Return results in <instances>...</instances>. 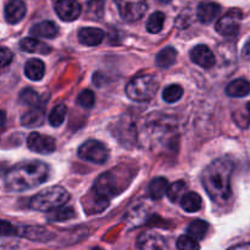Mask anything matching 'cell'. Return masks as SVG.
<instances>
[{
  "label": "cell",
  "instance_id": "obj_22",
  "mask_svg": "<svg viewBox=\"0 0 250 250\" xmlns=\"http://www.w3.org/2000/svg\"><path fill=\"white\" fill-rule=\"evenodd\" d=\"M168 188H170V185H168V181L166 178H154L150 185H149V194L153 199L159 200L165 197V195H167Z\"/></svg>",
  "mask_w": 250,
  "mask_h": 250
},
{
  "label": "cell",
  "instance_id": "obj_3",
  "mask_svg": "<svg viewBox=\"0 0 250 250\" xmlns=\"http://www.w3.org/2000/svg\"><path fill=\"white\" fill-rule=\"evenodd\" d=\"M125 176L117 175V168L105 172L95 181L93 187V209L92 212H102L109 207L110 200L119 195L128 182L124 180Z\"/></svg>",
  "mask_w": 250,
  "mask_h": 250
},
{
  "label": "cell",
  "instance_id": "obj_8",
  "mask_svg": "<svg viewBox=\"0 0 250 250\" xmlns=\"http://www.w3.org/2000/svg\"><path fill=\"white\" fill-rule=\"evenodd\" d=\"M242 19H243V14L241 10L231 9L217 21L216 26H215L216 32L224 37L236 36L241 27Z\"/></svg>",
  "mask_w": 250,
  "mask_h": 250
},
{
  "label": "cell",
  "instance_id": "obj_4",
  "mask_svg": "<svg viewBox=\"0 0 250 250\" xmlns=\"http://www.w3.org/2000/svg\"><path fill=\"white\" fill-rule=\"evenodd\" d=\"M70 199L67 190L59 186L45 188L29 200V208L37 211H53L62 208Z\"/></svg>",
  "mask_w": 250,
  "mask_h": 250
},
{
  "label": "cell",
  "instance_id": "obj_16",
  "mask_svg": "<svg viewBox=\"0 0 250 250\" xmlns=\"http://www.w3.org/2000/svg\"><path fill=\"white\" fill-rule=\"evenodd\" d=\"M20 49L22 51H24V53L42 54V55H48L51 51V48L48 44L39 41V39L29 38V37L20 41Z\"/></svg>",
  "mask_w": 250,
  "mask_h": 250
},
{
  "label": "cell",
  "instance_id": "obj_27",
  "mask_svg": "<svg viewBox=\"0 0 250 250\" xmlns=\"http://www.w3.org/2000/svg\"><path fill=\"white\" fill-rule=\"evenodd\" d=\"M66 114H67V107L65 106V104H59L54 107L53 110L49 114V124L53 127H59L63 124L65 121Z\"/></svg>",
  "mask_w": 250,
  "mask_h": 250
},
{
  "label": "cell",
  "instance_id": "obj_30",
  "mask_svg": "<svg viewBox=\"0 0 250 250\" xmlns=\"http://www.w3.org/2000/svg\"><path fill=\"white\" fill-rule=\"evenodd\" d=\"M104 15V0H90L87 2V16L92 20L102 19Z\"/></svg>",
  "mask_w": 250,
  "mask_h": 250
},
{
  "label": "cell",
  "instance_id": "obj_12",
  "mask_svg": "<svg viewBox=\"0 0 250 250\" xmlns=\"http://www.w3.org/2000/svg\"><path fill=\"white\" fill-rule=\"evenodd\" d=\"M190 59L193 62L203 68H211L216 62V59H215L211 49L204 44H199L190 50Z\"/></svg>",
  "mask_w": 250,
  "mask_h": 250
},
{
  "label": "cell",
  "instance_id": "obj_37",
  "mask_svg": "<svg viewBox=\"0 0 250 250\" xmlns=\"http://www.w3.org/2000/svg\"><path fill=\"white\" fill-rule=\"evenodd\" d=\"M242 55H243L244 59L247 60H250V38L246 42L243 46V50H242Z\"/></svg>",
  "mask_w": 250,
  "mask_h": 250
},
{
  "label": "cell",
  "instance_id": "obj_5",
  "mask_svg": "<svg viewBox=\"0 0 250 250\" xmlns=\"http://www.w3.org/2000/svg\"><path fill=\"white\" fill-rule=\"evenodd\" d=\"M159 89V82L153 75H142L134 77L126 85V94L131 100L146 103L153 99Z\"/></svg>",
  "mask_w": 250,
  "mask_h": 250
},
{
  "label": "cell",
  "instance_id": "obj_15",
  "mask_svg": "<svg viewBox=\"0 0 250 250\" xmlns=\"http://www.w3.org/2000/svg\"><path fill=\"white\" fill-rule=\"evenodd\" d=\"M221 12V6L214 1L200 2L197 9V17L202 23H210Z\"/></svg>",
  "mask_w": 250,
  "mask_h": 250
},
{
  "label": "cell",
  "instance_id": "obj_33",
  "mask_svg": "<svg viewBox=\"0 0 250 250\" xmlns=\"http://www.w3.org/2000/svg\"><path fill=\"white\" fill-rule=\"evenodd\" d=\"M177 249L178 250H199V243L197 239L192 238L190 236H181L177 239Z\"/></svg>",
  "mask_w": 250,
  "mask_h": 250
},
{
  "label": "cell",
  "instance_id": "obj_1",
  "mask_svg": "<svg viewBox=\"0 0 250 250\" xmlns=\"http://www.w3.org/2000/svg\"><path fill=\"white\" fill-rule=\"evenodd\" d=\"M233 163L227 158H220L212 161L204 170L202 182L208 195L219 205L226 204L231 197V177Z\"/></svg>",
  "mask_w": 250,
  "mask_h": 250
},
{
  "label": "cell",
  "instance_id": "obj_7",
  "mask_svg": "<svg viewBox=\"0 0 250 250\" xmlns=\"http://www.w3.org/2000/svg\"><path fill=\"white\" fill-rule=\"evenodd\" d=\"M120 16L126 22H136L146 12L148 5L146 0H115Z\"/></svg>",
  "mask_w": 250,
  "mask_h": 250
},
{
  "label": "cell",
  "instance_id": "obj_6",
  "mask_svg": "<svg viewBox=\"0 0 250 250\" xmlns=\"http://www.w3.org/2000/svg\"><path fill=\"white\" fill-rule=\"evenodd\" d=\"M77 154L82 160L88 161V163L98 164V165L105 164L107 159H109V150L99 141L84 142L78 148Z\"/></svg>",
  "mask_w": 250,
  "mask_h": 250
},
{
  "label": "cell",
  "instance_id": "obj_38",
  "mask_svg": "<svg viewBox=\"0 0 250 250\" xmlns=\"http://www.w3.org/2000/svg\"><path fill=\"white\" fill-rule=\"evenodd\" d=\"M229 250H250V243L239 244V246L232 247V248L229 249Z\"/></svg>",
  "mask_w": 250,
  "mask_h": 250
},
{
  "label": "cell",
  "instance_id": "obj_2",
  "mask_svg": "<svg viewBox=\"0 0 250 250\" xmlns=\"http://www.w3.org/2000/svg\"><path fill=\"white\" fill-rule=\"evenodd\" d=\"M49 178V167L38 160L16 164L4 176V185L11 192H24L36 188Z\"/></svg>",
  "mask_w": 250,
  "mask_h": 250
},
{
  "label": "cell",
  "instance_id": "obj_32",
  "mask_svg": "<svg viewBox=\"0 0 250 250\" xmlns=\"http://www.w3.org/2000/svg\"><path fill=\"white\" fill-rule=\"evenodd\" d=\"M80 106H82L83 109H92L95 104V95L92 90L84 89L77 95V99H76Z\"/></svg>",
  "mask_w": 250,
  "mask_h": 250
},
{
  "label": "cell",
  "instance_id": "obj_29",
  "mask_svg": "<svg viewBox=\"0 0 250 250\" xmlns=\"http://www.w3.org/2000/svg\"><path fill=\"white\" fill-rule=\"evenodd\" d=\"M183 93H185V90H183V88L180 84H170L164 89L163 99L166 103L172 104V103L178 102L182 98Z\"/></svg>",
  "mask_w": 250,
  "mask_h": 250
},
{
  "label": "cell",
  "instance_id": "obj_31",
  "mask_svg": "<svg viewBox=\"0 0 250 250\" xmlns=\"http://www.w3.org/2000/svg\"><path fill=\"white\" fill-rule=\"evenodd\" d=\"M20 103L23 105H27V106L37 107L39 103V95L36 90L31 89V88H26V89L22 90L19 95Z\"/></svg>",
  "mask_w": 250,
  "mask_h": 250
},
{
  "label": "cell",
  "instance_id": "obj_20",
  "mask_svg": "<svg viewBox=\"0 0 250 250\" xmlns=\"http://www.w3.org/2000/svg\"><path fill=\"white\" fill-rule=\"evenodd\" d=\"M45 73V65L39 59H31L24 65V75L31 81H41Z\"/></svg>",
  "mask_w": 250,
  "mask_h": 250
},
{
  "label": "cell",
  "instance_id": "obj_18",
  "mask_svg": "<svg viewBox=\"0 0 250 250\" xmlns=\"http://www.w3.org/2000/svg\"><path fill=\"white\" fill-rule=\"evenodd\" d=\"M44 120H45V115H44V109L43 107H33L32 110L27 111L26 114H23V116L21 117V125L23 127H29V128H33V127H39L43 125Z\"/></svg>",
  "mask_w": 250,
  "mask_h": 250
},
{
  "label": "cell",
  "instance_id": "obj_39",
  "mask_svg": "<svg viewBox=\"0 0 250 250\" xmlns=\"http://www.w3.org/2000/svg\"><path fill=\"white\" fill-rule=\"evenodd\" d=\"M158 1L163 2V4H167V2H170V1H171V0H158Z\"/></svg>",
  "mask_w": 250,
  "mask_h": 250
},
{
  "label": "cell",
  "instance_id": "obj_19",
  "mask_svg": "<svg viewBox=\"0 0 250 250\" xmlns=\"http://www.w3.org/2000/svg\"><path fill=\"white\" fill-rule=\"evenodd\" d=\"M49 233H50V232L45 231V229H42V227H24V229H17L16 227L17 236H23L26 237V238L32 239V241H49V239H51L54 237Z\"/></svg>",
  "mask_w": 250,
  "mask_h": 250
},
{
  "label": "cell",
  "instance_id": "obj_36",
  "mask_svg": "<svg viewBox=\"0 0 250 250\" xmlns=\"http://www.w3.org/2000/svg\"><path fill=\"white\" fill-rule=\"evenodd\" d=\"M1 234L2 236H14L16 234V227L6 221L1 222Z\"/></svg>",
  "mask_w": 250,
  "mask_h": 250
},
{
  "label": "cell",
  "instance_id": "obj_10",
  "mask_svg": "<svg viewBox=\"0 0 250 250\" xmlns=\"http://www.w3.org/2000/svg\"><path fill=\"white\" fill-rule=\"evenodd\" d=\"M55 11L62 21L71 22L80 17L82 6L77 0H58L55 4Z\"/></svg>",
  "mask_w": 250,
  "mask_h": 250
},
{
  "label": "cell",
  "instance_id": "obj_26",
  "mask_svg": "<svg viewBox=\"0 0 250 250\" xmlns=\"http://www.w3.org/2000/svg\"><path fill=\"white\" fill-rule=\"evenodd\" d=\"M165 14L161 11H155L149 16L148 22H146V31L149 33H159L163 29L164 23H165Z\"/></svg>",
  "mask_w": 250,
  "mask_h": 250
},
{
  "label": "cell",
  "instance_id": "obj_14",
  "mask_svg": "<svg viewBox=\"0 0 250 250\" xmlns=\"http://www.w3.org/2000/svg\"><path fill=\"white\" fill-rule=\"evenodd\" d=\"M104 31L95 27H83L78 31V41L87 46L99 45L104 41Z\"/></svg>",
  "mask_w": 250,
  "mask_h": 250
},
{
  "label": "cell",
  "instance_id": "obj_11",
  "mask_svg": "<svg viewBox=\"0 0 250 250\" xmlns=\"http://www.w3.org/2000/svg\"><path fill=\"white\" fill-rule=\"evenodd\" d=\"M137 246L139 250H168L167 243L161 234L148 231L138 237Z\"/></svg>",
  "mask_w": 250,
  "mask_h": 250
},
{
  "label": "cell",
  "instance_id": "obj_35",
  "mask_svg": "<svg viewBox=\"0 0 250 250\" xmlns=\"http://www.w3.org/2000/svg\"><path fill=\"white\" fill-rule=\"evenodd\" d=\"M12 53L6 48V46H2L1 48V67L5 68L11 63L12 61Z\"/></svg>",
  "mask_w": 250,
  "mask_h": 250
},
{
  "label": "cell",
  "instance_id": "obj_28",
  "mask_svg": "<svg viewBox=\"0 0 250 250\" xmlns=\"http://www.w3.org/2000/svg\"><path fill=\"white\" fill-rule=\"evenodd\" d=\"M186 189H187V186H186V183L183 181L173 182L172 185H170V188H168L167 198L172 203L180 202L186 195Z\"/></svg>",
  "mask_w": 250,
  "mask_h": 250
},
{
  "label": "cell",
  "instance_id": "obj_17",
  "mask_svg": "<svg viewBox=\"0 0 250 250\" xmlns=\"http://www.w3.org/2000/svg\"><path fill=\"white\" fill-rule=\"evenodd\" d=\"M59 28L54 22L51 21H43L39 23L34 24L31 28L32 36L37 37V38H48L53 39L58 36Z\"/></svg>",
  "mask_w": 250,
  "mask_h": 250
},
{
  "label": "cell",
  "instance_id": "obj_34",
  "mask_svg": "<svg viewBox=\"0 0 250 250\" xmlns=\"http://www.w3.org/2000/svg\"><path fill=\"white\" fill-rule=\"evenodd\" d=\"M75 216V210L72 208H60L51 214L50 220L51 221H65V220L73 219Z\"/></svg>",
  "mask_w": 250,
  "mask_h": 250
},
{
  "label": "cell",
  "instance_id": "obj_23",
  "mask_svg": "<svg viewBox=\"0 0 250 250\" xmlns=\"http://www.w3.org/2000/svg\"><path fill=\"white\" fill-rule=\"evenodd\" d=\"M176 59H177V51L172 46H167V48H164L160 53L156 55V65L160 68H168L176 62Z\"/></svg>",
  "mask_w": 250,
  "mask_h": 250
},
{
  "label": "cell",
  "instance_id": "obj_25",
  "mask_svg": "<svg viewBox=\"0 0 250 250\" xmlns=\"http://www.w3.org/2000/svg\"><path fill=\"white\" fill-rule=\"evenodd\" d=\"M208 229H209V225L208 222L203 221V220H195L192 224L188 226L187 233L188 236H190L192 238L200 241V239L204 238L208 233Z\"/></svg>",
  "mask_w": 250,
  "mask_h": 250
},
{
  "label": "cell",
  "instance_id": "obj_9",
  "mask_svg": "<svg viewBox=\"0 0 250 250\" xmlns=\"http://www.w3.org/2000/svg\"><path fill=\"white\" fill-rule=\"evenodd\" d=\"M27 146L29 148V150L34 151V153L49 155L55 151L56 142L53 137L34 132V133L29 134L27 138Z\"/></svg>",
  "mask_w": 250,
  "mask_h": 250
},
{
  "label": "cell",
  "instance_id": "obj_21",
  "mask_svg": "<svg viewBox=\"0 0 250 250\" xmlns=\"http://www.w3.org/2000/svg\"><path fill=\"white\" fill-rule=\"evenodd\" d=\"M250 93V82L244 78L234 80L227 85L226 94L232 98H243Z\"/></svg>",
  "mask_w": 250,
  "mask_h": 250
},
{
  "label": "cell",
  "instance_id": "obj_40",
  "mask_svg": "<svg viewBox=\"0 0 250 250\" xmlns=\"http://www.w3.org/2000/svg\"><path fill=\"white\" fill-rule=\"evenodd\" d=\"M90 250H104V249H102V248H93V249H90Z\"/></svg>",
  "mask_w": 250,
  "mask_h": 250
},
{
  "label": "cell",
  "instance_id": "obj_24",
  "mask_svg": "<svg viewBox=\"0 0 250 250\" xmlns=\"http://www.w3.org/2000/svg\"><path fill=\"white\" fill-rule=\"evenodd\" d=\"M181 207L187 212H197L202 209V198L198 193L188 192L181 200Z\"/></svg>",
  "mask_w": 250,
  "mask_h": 250
},
{
  "label": "cell",
  "instance_id": "obj_13",
  "mask_svg": "<svg viewBox=\"0 0 250 250\" xmlns=\"http://www.w3.org/2000/svg\"><path fill=\"white\" fill-rule=\"evenodd\" d=\"M27 7L23 0H9L5 5V19L9 23L16 24L26 16Z\"/></svg>",
  "mask_w": 250,
  "mask_h": 250
}]
</instances>
